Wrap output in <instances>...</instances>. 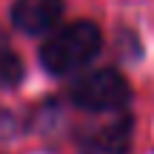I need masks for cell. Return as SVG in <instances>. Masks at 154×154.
I'll return each mask as SVG.
<instances>
[{
    "label": "cell",
    "instance_id": "3957f363",
    "mask_svg": "<svg viewBox=\"0 0 154 154\" xmlns=\"http://www.w3.org/2000/svg\"><path fill=\"white\" fill-rule=\"evenodd\" d=\"M134 140V117L131 114H117L114 120L103 123L97 128H88L77 143L80 154H128Z\"/></svg>",
    "mask_w": 154,
    "mask_h": 154
},
{
    "label": "cell",
    "instance_id": "7a4b0ae2",
    "mask_svg": "<svg viewBox=\"0 0 154 154\" xmlns=\"http://www.w3.org/2000/svg\"><path fill=\"white\" fill-rule=\"evenodd\" d=\"M131 100V83L117 69H97L88 72L69 86V103L74 109L91 111H123Z\"/></svg>",
    "mask_w": 154,
    "mask_h": 154
},
{
    "label": "cell",
    "instance_id": "6da1fadb",
    "mask_svg": "<svg viewBox=\"0 0 154 154\" xmlns=\"http://www.w3.org/2000/svg\"><path fill=\"white\" fill-rule=\"evenodd\" d=\"M103 49V32L91 20H74L57 29L40 46V66L51 77H66L80 72L94 60Z\"/></svg>",
    "mask_w": 154,
    "mask_h": 154
},
{
    "label": "cell",
    "instance_id": "5b68a950",
    "mask_svg": "<svg viewBox=\"0 0 154 154\" xmlns=\"http://www.w3.org/2000/svg\"><path fill=\"white\" fill-rule=\"evenodd\" d=\"M20 80H23V60L14 54V49L0 37V91L20 86Z\"/></svg>",
    "mask_w": 154,
    "mask_h": 154
},
{
    "label": "cell",
    "instance_id": "277c9868",
    "mask_svg": "<svg viewBox=\"0 0 154 154\" xmlns=\"http://www.w3.org/2000/svg\"><path fill=\"white\" fill-rule=\"evenodd\" d=\"M63 0H14L11 6V23L23 34H46L60 23Z\"/></svg>",
    "mask_w": 154,
    "mask_h": 154
}]
</instances>
